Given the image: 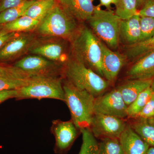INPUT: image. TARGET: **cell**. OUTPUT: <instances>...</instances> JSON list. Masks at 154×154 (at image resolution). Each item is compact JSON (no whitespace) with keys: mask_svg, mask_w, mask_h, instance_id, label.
<instances>
[{"mask_svg":"<svg viewBox=\"0 0 154 154\" xmlns=\"http://www.w3.org/2000/svg\"><path fill=\"white\" fill-rule=\"evenodd\" d=\"M127 107L118 88L95 98V113L112 116L123 119L128 117Z\"/></svg>","mask_w":154,"mask_h":154,"instance_id":"obj_9","label":"cell"},{"mask_svg":"<svg viewBox=\"0 0 154 154\" xmlns=\"http://www.w3.org/2000/svg\"><path fill=\"white\" fill-rule=\"evenodd\" d=\"M79 131L72 120L63 121L56 119L52 121L51 131L55 137L54 151L56 154L66 152L78 136Z\"/></svg>","mask_w":154,"mask_h":154,"instance_id":"obj_10","label":"cell"},{"mask_svg":"<svg viewBox=\"0 0 154 154\" xmlns=\"http://www.w3.org/2000/svg\"><path fill=\"white\" fill-rule=\"evenodd\" d=\"M17 94V90L0 91V104L8 99H15Z\"/></svg>","mask_w":154,"mask_h":154,"instance_id":"obj_34","label":"cell"},{"mask_svg":"<svg viewBox=\"0 0 154 154\" xmlns=\"http://www.w3.org/2000/svg\"><path fill=\"white\" fill-rule=\"evenodd\" d=\"M102 50V69L103 77L112 82L118 75L125 61V57L112 51L101 41Z\"/></svg>","mask_w":154,"mask_h":154,"instance_id":"obj_12","label":"cell"},{"mask_svg":"<svg viewBox=\"0 0 154 154\" xmlns=\"http://www.w3.org/2000/svg\"><path fill=\"white\" fill-rule=\"evenodd\" d=\"M63 83L64 102L70 111L71 120L80 131L90 129L95 114L96 97L87 91L78 89L66 81Z\"/></svg>","mask_w":154,"mask_h":154,"instance_id":"obj_2","label":"cell"},{"mask_svg":"<svg viewBox=\"0 0 154 154\" xmlns=\"http://www.w3.org/2000/svg\"><path fill=\"white\" fill-rule=\"evenodd\" d=\"M124 56L129 60H133L154 50V35L144 41L126 46Z\"/></svg>","mask_w":154,"mask_h":154,"instance_id":"obj_21","label":"cell"},{"mask_svg":"<svg viewBox=\"0 0 154 154\" xmlns=\"http://www.w3.org/2000/svg\"><path fill=\"white\" fill-rule=\"evenodd\" d=\"M62 73L68 82L95 97L101 95L109 85L107 80L74 58L65 63Z\"/></svg>","mask_w":154,"mask_h":154,"instance_id":"obj_3","label":"cell"},{"mask_svg":"<svg viewBox=\"0 0 154 154\" xmlns=\"http://www.w3.org/2000/svg\"><path fill=\"white\" fill-rule=\"evenodd\" d=\"M126 125L122 119L95 113L90 129L95 137L119 138Z\"/></svg>","mask_w":154,"mask_h":154,"instance_id":"obj_8","label":"cell"},{"mask_svg":"<svg viewBox=\"0 0 154 154\" xmlns=\"http://www.w3.org/2000/svg\"><path fill=\"white\" fill-rule=\"evenodd\" d=\"M115 14L121 19H126L138 14L137 0H119Z\"/></svg>","mask_w":154,"mask_h":154,"instance_id":"obj_28","label":"cell"},{"mask_svg":"<svg viewBox=\"0 0 154 154\" xmlns=\"http://www.w3.org/2000/svg\"><path fill=\"white\" fill-rule=\"evenodd\" d=\"M99 154H125L119 138L105 137L99 143Z\"/></svg>","mask_w":154,"mask_h":154,"instance_id":"obj_27","label":"cell"},{"mask_svg":"<svg viewBox=\"0 0 154 154\" xmlns=\"http://www.w3.org/2000/svg\"><path fill=\"white\" fill-rule=\"evenodd\" d=\"M58 4L77 21H88L95 7L94 0H57Z\"/></svg>","mask_w":154,"mask_h":154,"instance_id":"obj_15","label":"cell"},{"mask_svg":"<svg viewBox=\"0 0 154 154\" xmlns=\"http://www.w3.org/2000/svg\"><path fill=\"white\" fill-rule=\"evenodd\" d=\"M138 14L140 17H154V0H147Z\"/></svg>","mask_w":154,"mask_h":154,"instance_id":"obj_31","label":"cell"},{"mask_svg":"<svg viewBox=\"0 0 154 154\" xmlns=\"http://www.w3.org/2000/svg\"><path fill=\"white\" fill-rule=\"evenodd\" d=\"M82 143L79 154H99V143L90 129L80 131Z\"/></svg>","mask_w":154,"mask_h":154,"instance_id":"obj_26","label":"cell"},{"mask_svg":"<svg viewBox=\"0 0 154 154\" xmlns=\"http://www.w3.org/2000/svg\"><path fill=\"white\" fill-rule=\"evenodd\" d=\"M152 94L151 87L141 93L135 100L128 106V117L135 118L149 102Z\"/></svg>","mask_w":154,"mask_h":154,"instance_id":"obj_25","label":"cell"},{"mask_svg":"<svg viewBox=\"0 0 154 154\" xmlns=\"http://www.w3.org/2000/svg\"><path fill=\"white\" fill-rule=\"evenodd\" d=\"M30 78L23 79L16 67L0 64V91L18 90L28 84Z\"/></svg>","mask_w":154,"mask_h":154,"instance_id":"obj_16","label":"cell"},{"mask_svg":"<svg viewBox=\"0 0 154 154\" xmlns=\"http://www.w3.org/2000/svg\"><path fill=\"white\" fill-rule=\"evenodd\" d=\"M35 2L25 0L19 5L2 11L0 13V25H5L24 16L28 8Z\"/></svg>","mask_w":154,"mask_h":154,"instance_id":"obj_24","label":"cell"},{"mask_svg":"<svg viewBox=\"0 0 154 154\" xmlns=\"http://www.w3.org/2000/svg\"><path fill=\"white\" fill-rule=\"evenodd\" d=\"M136 119L138 120L131 127L150 146L154 147V118Z\"/></svg>","mask_w":154,"mask_h":154,"instance_id":"obj_20","label":"cell"},{"mask_svg":"<svg viewBox=\"0 0 154 154\" xmlns=\"http://www.w3.org/2000/svg\"><path fill=\"white\" fill-rule=\"evenodd\" d=\"M25 0H0V13L7 9L16 7Z\"/></svg>","mask_w":154,"mask_h":154,"instance_id":"obj_33","label":"cell"},{"mask_svg":"<svg viewBox=\"0 0 154 154\" xmlns=\"http://www.w3.org/2000/svg\"><path fill=\"white\" fill-rule=\"evenodd\" d=\"M119 139L125 154H146L150 147L129 125H126Z\"/></svg>","mask_w":154,"mask_h":154,"instance_id":"obj_14","label":"cell"},{"mask_svg":"<svg viewBox=\"0 0 154 154\" xmlns=\"http://www.w3.org/2000/svg\"><path fill=\"white\" fill-rule=\"evenodd\" d=\"M152 79H130L117 88L128 106L141 93L151 87Z\"/></svg>","mask_w":154,"mask_h":154,"instance_id":"obj_19","label":"cell"},{"mask_svg":"<svg viewBox=\"0 0 154 154\" xmlns=\"http://www.w3.org/2000/svg\"><path fill=\"white\" fill-rule=\"evenodd\" d=\"M36 41V36L32 33L16 35L0 50V62L14 60L29 51Z\"/></svg>","mask_w":154,"mask_h":154,"instance_id":"obj_11","label":"cell"},{"mask_svg":"<svg viewBox=\"0 0 154 154\" xmlns=\"http://www.w3.org/2000/svg\"><path fill=\"white\" fill-rule=\"evenodd\" d=\"M135 118H154V94L153 93L151 98L144 107L141 111L138 114Z\"/></svg>","mask_w":154,"mask_h":154,"instance_id":"obj_30","label":"cell"},{"mask_svg":"<svg viewBox=\"0 0 154 154\" xmlns=\"http://www.w3.org/2000/svg\"><path fill=\"white\" fill-rule=\"evenodd\" d=\"M15 99H52L64 102L62 79L59 76L32 77L28 84L17 90Z\"/></svg>","mask_w":154,"mask_h":154,"instance_id":"obj_4","label":"cell"},{"mask_svg":"<svg viewBox=\"0 0 154 154\" xmlns=\"http://www.w3.org/2000/svg\"><path fill=\"white\" fill-rule=\"evenodd\" d=\"M32 1H38V0H32Z\"/></svg>","mask_w":154,"mask_h":154,"instance_id":"obj_39","label":"cell"},{"mask_svg":"<svg viewBox=\"0 0 154 154\" xmlns=\"http://www.w3.org/2000/svg\"><path fill=\"white\" fill-rule=\"evenodd\" d=\"M57 3V0H38L28 8L24 15L40 22Z\"/></svg>","mask_w":154,"mask_h":154,"instance_id":"obj_23","label":"cell"},{"mask_svg":"<svg viewBox=\"0 0 154 154\" xmlns=\"http://www.w3.org/2000/svg\"><path fill=\"white\" fill-rule=\"evenodd\" d=\"M16 35V33L8 31L4 28L3 25H0V50Z\"/></svg>","mask_w":154,"mask_h":154,"instance_id":"obj_32","label":"cell"},{"mask_svg":"<svg viewBox=\"0 0 154 154\" xmlns=\"http://www.w3.org/2000/svg\"><path fill=\"white\" fill-rule=\"evenodd\" d=\"M121 19L110 11L102 10L99 6L95 7L93 14L88 20L97 37L115 49L119 42V27Z\"/></svg>","mask_w":154,"mask_h":154,"instance_id":"obj_6","label":"cell"},{"mask_svg":"<svg viewBox=\"0 0 154 154\" xmlns=\"http://www.w3.org/2000/svg\"><path fill=\"white\" fill-rule=\"evenodd\" d=\"M151 88L152 91L154 94V78L153 79L152 82L151 86Z\"/></svg>","mask_w":154,"mask_h":154,"instance_id":"obj_38","label":"cell"},{"mask_svg":"<svg viewBox=\"0 0 154 154\" xmlns=\"http://www.w3.org/2000/svg\"><path fill=\"white\" fill-rule=\"evenodd\" d=\"M130 79H151L154 78V50L139 58L127 73Z\"/></svg>","mask_w":154,"mask_h":154,"instance_id":"obj_17","label":"cell"},{"mask_svg":"<svg viewBox=\"0 0 154 154\" xmlns=\"http://www.w3.org/2000/svg\"><path fill=\"white\" fill-rule=\"evenodd\" d=\"M140 23L141 34L139 42L145 40L154 35V17H140Z\"/></svg>","mask_w":154,"mask_h":154,"instance_id":"obj_29","label":"cell"},{"mask_svg":"<svg viewBox=\"0 0 154 154\" xmlns=\"http://www.w3.org/2000/svg\"><path fill=\"white\" fill-rule=\"evenodd\" d=\"M30 53L40 56L56 63L61 64L65 61L63 45L57 41L38 42L36 41L29 50Z\"/></svg>","mask_w":154,"mask_h":154,"instance_id":"obj_13","label":"cell"},{"mask_svg":"<svg viewBox=\"0 0 154 154\" xmlns=\"http://www.w3.org/2000/svg\"><path fill=\"white\" fill-rule=\"evenodd\" d=\"M40 21L27 16H22L13 22L3 25L5 30L11 32H28L38 28Z\"/></svg>","mask_w":154,"mask_h":154,"instance_id":"obj_22","label":"cell"},{"mask_svg":"<svg viewBox=\"0 0 154 154\" xmlns=\"http://www.w3.org/2000/svg\"><path fill=\"white\" fill-rule=\"evenodd\" d=\"M146 154H154V147L150 146Z\"/></svg>","mask_w":154,"mask_h":154,"instance_id":"obj_37","label":"cell"},{"mask_svg":"<svg viewBox=\"0 0 154 154\" xmlns=\"http://www.w3.org/2000/svg\"><path fill=\"white\" fill-rule=\"evenodd\" d=\"M147 0H137V8H140L143 6Z\"/></svg>","mask_w":154,"mask_h":154,"instance_id":"obj_36","label":"cell"},{"mask_svg":"<svg viewBox=\"0 0 154 154\" xmlns=\"http://www.w3.org/2000/svg\"><path fill=\"white\" fill-rule=\"evenodd\" d=\"M119 0H100V6H104L110 10L111 5H117Z\"/></svg>","mask_w":154,"mask_h":154,"instance_id":"obj_35","label":"cell"},{"mask_svg":"<svg viewBox=\"0 0 154 154\" xmlns=\"http://www.w3.org/2000/svg\"><path fill=\"white\" fill-rule=\"evenodd\" d=\"M75 60L103 76L101 41L87 26L78 28L72 38Z\"/></svg>","mask_w":154,"mask_h":154,"instance_id":"obj_1","label":"cell"},{"mask_svg":"<svg viewBox=\"0 0 154 154\" xmlns=\"http://www.w3.org/2000/svg\"><path fill=\"white\" fill-rule=\"evenodd\" d=\"M140 16L138 14L126 19H121L119 24V40L123 44L131 45L139 41L140 37Z\"/></svg>","mask_w":154,"mask_h":154,"instance_id":"obj_18","label":"cell"},{"mask_svg":"<svg viewBox=\"0 0 154 154\" xmlns=\"http://www.w3.org/2000/svg\"><path fill=\"white\" fill-rule=\"evenodd\" d=\"M78 28L77 20L57 3L40 22L38 30L44 36L71 39Z\"/></svg>","mask_w":154,"mask_h":154,"instance_id":"obj_5","label":"cell"},{"mask_svg":"<svg viewBox=\"0 0 154 154\" xmlns=\"http://www.w3.org/2000/svg\"><path fill=\"white\" fill-rule=\"evenodd\" d=\"M28 73L31 76H59L62 72L61 65L40 56L28 55L21 59L14 65Z\"/></svg>","mask_w":154,"mask_h":154,"instance_id":"obj_7","label":"cell"}]
</instances>
